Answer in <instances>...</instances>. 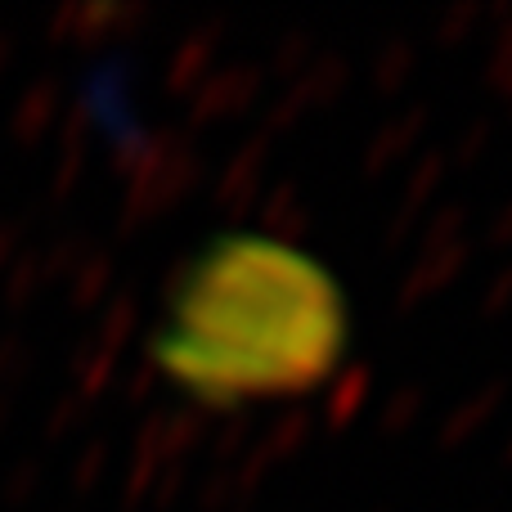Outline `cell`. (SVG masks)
Wrapping results in <instances>:
<instances>
[{"label": "cell", "mask_w": 512, "mask_h": 512, "mask_svg": "<svg viewBox=\"0 0 512 512\" xmlns=\"http://www.w3.org/2000/svg\"><path fill=\"white\" fill-rule=\"evenodd\" d=\"M346 337L342 283L315 256L225 234L185 265L153 355L203 405H248L315 391L342 364Z\"/></svg>", "instance_id": "obj_1"}]
</instances>
